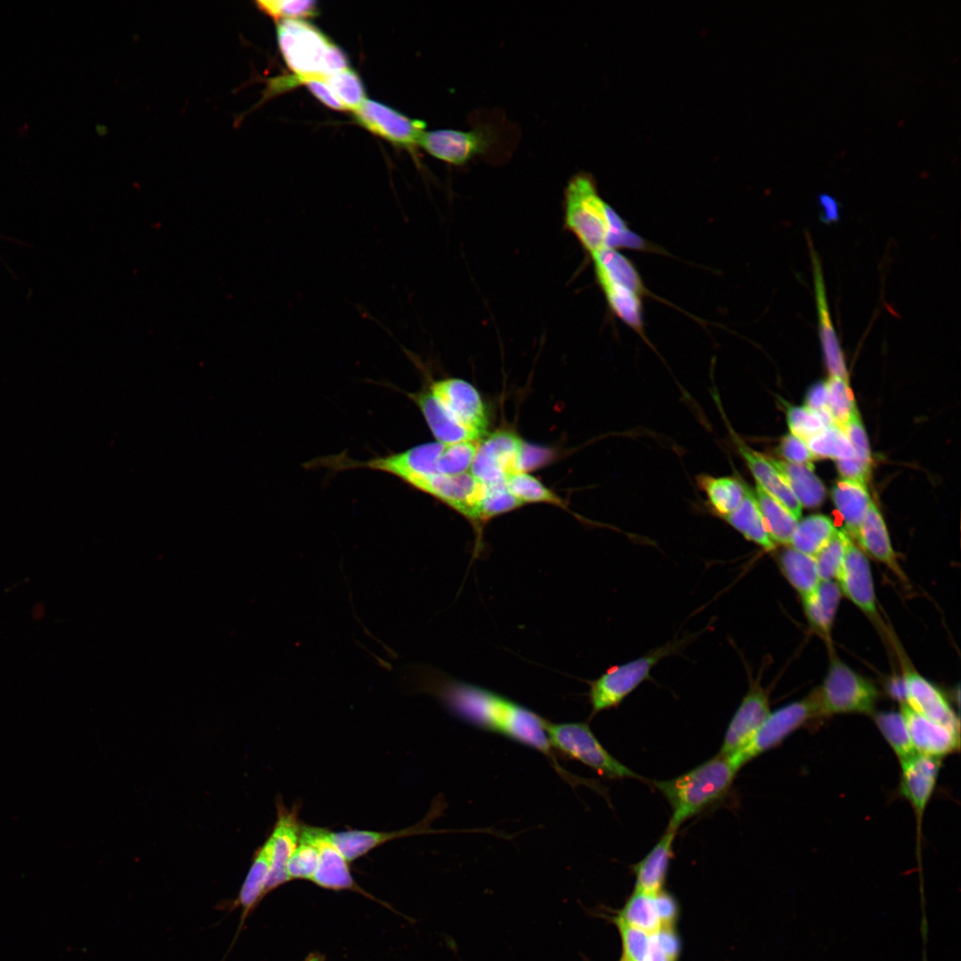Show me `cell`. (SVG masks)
I'll use <instances>...</instances> for the list:
<instances>
[{
    "instance_id": "6da1fadb",
    "label": "cell",
    "mask_w": 961,
    "mask_h": 961,
    "mask_svg": "<svg viewBox=\"0 0 961 961\" xmlns=\"http://www.w3.org/2000/svg\"><path fill=\"white\" fill-rule=\"evenodd\" d=\"M419 675L420 689L439 699L456 717L542 753L557 774L572 787L578 784L594 787L591 780L572 774L561 765L545 731V718L486 688L434 674Z\"/></svg>"
},
{
    "instance_id": "7a4b0ae2",
    "label": "cell",
    "mask_w": 961,
    "mask_h": 961,
    "mask_svg": "<svg viewBox=\"0 0 961 961\" xmlns=\"http://www.w3.org/2000/svg\"><path fill=\"white\" fill-rule=\"evenodd\" d=\"M565 222L591 254L604 249H645L646 242L599 195L592 177L573 176L564 194Z\"/></svg>"
},
{
    "instance_id": "3957f363",
    "label": "cell",
    "mask_w": 961,
    "mask_h": 961,
    "mask_svg": "<svg viewBox=\"0 0 961 961\" xmlns=\"http://www.w3.org/2000/svg\"><path fill=\"white\" fill-rule=\"evenodd\" d=\"M738 771L728 756L718 754L678 777L654 781L672 811L667 827L677 830L689 819L723 801Z\"/></svg>"
},
{
    "instance_id": "277c9868",
    "label": "cell",
    "mask_w": 961,
    "mask_h": 961,
    "mask_svg": "<svg viewBox=\"0 0 961 961\" xmlns=\"http://www.w3.org/2000/svg\"><path fill=\"white\" fill-rule=\"evenodd\" d=\"M282 56L296 78L325 77L348 69L343 51L312 24L283 20L277 27Z\"/></svg>"
},
{
    "instance_id": "5b68a950",
    "label": "cell",
    "mask_w": 961,
    "mask_h": 961,
    "mask_svg": "<svg viewBox=\"0 0 961 961\" xmlns=\"http://www.w3.org/2000/svg\"><path fill=\"white\" fill-rule=\"evenodd\" d=\"M596 278L612 312L643 335L642 279L634 264L616 249L592 254Z\"/></svg>"
},
{
    "instance_id": "8992f818",
    "label": "cell",
    "mask_w": 961,
    "mask_h": 961,
    "mask_svg": "<svg viewBox=\"0 0 961 961\" xmlns=\"http://www.w3.org/2000/svg\"><path fill=\"white\" fill-rule=\"evenodd\" d=\"M545 731L557 755L580 762L610 779H643L605 749L588 723H552L547 720Z\"/></svg>"
},
{
    "instance_id": "52a82bcc",
    "label": "cell",
    "mask_w": 961,
    "mask_h": 961,
    "mask_svg": "<svg viewBox=\"0 0 961 961\" xmlns=\"http://www.w3.org/2000/svg\"><path fill=\"white\" fill-rule=\"evenodd\" d=\"M822 717L836 714H874L879 693L875 685L836 658L822 684L814 690Z\"/></svg>"
},
{
    "instance_id": "ba28073f",
    "label": "cell",
    "mask_w": 961,
    "mask_h": 961,
    "mask_svg": "<svg viewBox=\"0 0 961 961\" xmlns=\"http://www.w3.org/2000/svg\"><path fill=\"white\" fill-rule=\"evenodd\" d=\"M684 640H676L627 663L614 666L590 682L592 714L618 706L633 690L650 677L653 666L663 658L675 653Z\"/></svg>"
},
{
    "instance_id": "9c48e42d",
    "label": "cell",
    "mask_w": 961,
    "mask_h": 961,
    "mask_svg": "<svg viewBox=\"0 0 961 961\" xmlns=\"http://www.w3.org/2000/svg\"><path fill=\"white\" fill-rule=\"evenodd\" d=\"M818 718L822 715L812 690L805 699L770 713L750 740L730 759L739 771L754 758L778 747L795 731Z\"/></svg>"
},
{
    "instance_id": "30bf717a",
    "label": "cell",
    "mask_w": 961,
    "mask_h": 961,
    "mask_svg": "<svg viewBox=\"0 0 961 961\" xmlns=\"http://www.w3.org/2000/svg\"><path fill=\"white\" fill-rule=\"evenodd\" d=\"M497 141L492 125H479L468 130L441 128L425 131L419 145L437 159L462 166L487 153Z\"/></svg>"
},
{
    "instance_id": "8fae6325",
    "label": "cell",
    "mask_w": 961,
    "mask_h": 961,
    "mask_svg": "<svg viewBox=\"0 0 961 961\" xmlns=\"http://www.w3.org/2000/svg\"><path fill=\"white\" fill-rule=\"evenodd\" d=\"M522 440L508 430L497 431L480 440L470 472L486 485L505 482L517 472Z\"/></svg>"
},
{
    "instance_id": "7c38bea8",
    "label": "cell",
    "mask_w": 961,
    "mask_h": 961,
    "mask_svg": "<svg viewBox=\"0 0 961 961\" xmlns=\"http://www.w3.org/2000/svg\"><path fill=\"white\" fill-rule=\"evenodd\" d=\"M356 121L371 133L409 149L419 145L426 124L412 119L385 104L365 100L354 110Z\"/></svg>"
},
{
    "instance_id": "4fadbf2b",
    "label": "cell",
    "mask_w": 961,
    "mask_h": 961,
    "mask_svg": "<svg viewBox=\"0 0 961 961\" xmlns=\"http://www.w3.org/2000/svg\"><path fill=\"white\" fill-rule=\"evenodd\" d=\"M428 388L459 423L485 436L489 423L487 411L472 384L460 378H445L432 382Z\"/></svg>"
},
{
    "instance_id": "5bb4252c",
    "label": "cell",
    "mask_w": 961,
    "mask_h": 961,
    "mask_svg": "<svg viewBox=\"0 0 961 961\" xmlns=\"http://www.w3.org/2000/svg\"><path fill=\"white\" fill-rule=\"evenodd\" d=\"M900 763L901 774L899 793L909 802L914 811L917 822V847L919 848L922 820L936 786L941 759L916 754L900 762Z\"/></svg>"
},
{
    "instance_id": "9a60e30c",
    "label": "cell",
    "mask_w": 961,
    "mask_h": 961,
    "mask_svg": "<svg viewBox=\"0 0 961 961\" xmlns=\"http://www.w3.org/2000/svg\"><path fill=\"white\" fill-rule=\"evenodd\" d=\"M413 488L441 501L471 522L485 484L470 472L458 475L436 472L423 478Z\"/></svg>"
},
{
    "instance_id": "2e32d148",
    "label": "cell",
    "mask_w": 961,
    "mask_h": 961,
    "mask_svg": "<svg viewBox=\"0 0 961 961\" xmlns=\"http://www.w3.org/2000/svg\"><path fill=\"white\" fill-rule=\"evenodd\" d=\"M770 713L768 691L758 682H751L728 725L719 754L731 756L739 751L762 726Z\"/></svg>"
},
{
    "instance_id": "e0dca14e",
    "label": "cell",
    "mask_w": 961,
    "mask_h": 961,
    "mask_svg": "<svg viewBox=\"0 0 961 961\" xmlns=\"http://www.w3.org/2000/svg\"><path fill=\"white\" fill-rule=\"evenodd\" d=\"M277 819L271 833L272 859L265 894L290 881L287 863L295 850L300 837L299 804L288 809L281 797L276 800Z\"/></svg>"
},
{
    "instance_id": "ac0fdd59",
    "label": "cell",
    "mask_w": 961,
    "mask_h": 961,
    "mask_svg": "<svg viewBox=\"0 0 961 961\" xmlns=\"http://www.w3.org/2000/svg\"><path fill=\"white\" fill-rule=\"evenodd\" d=\"M841 593L872 619L877 620L874 583L865 553L850 537L843 566L836 577Z\"/></svg>"
},
{
    "instance_id": "d6986e66",
    "label": "cell",
    "mask_w": 961,
    "mask_h": 961,
    "mask_svg": "<svg viewBox=\"0 0 961 961\" xmlns=\"http://www.w3.org/2000/svg\"><path fill=\"white\" fill-rule=\"evenodd\" d=\"M808 244L812 265L819 338L825 363L830 376L848 379L844 353L830 316L820 261L810 240Z\"/></svg>"
},
{
    "instance_id": "ffe728a7",
    "label": "cell",
    "mask_w": 961,
    "mask_h": 961,
    "mask_svg": "<svg viewBox=\"0 0 961 961\" xmlns=\"http://www.w3.org/2000/svg\"><path fill=\"white\" fill-rule=\"evenodd\" d=\"M900 707L917 754L942 759L959 750L960 731L922 716L906 703Z\"/></svg>"
},
{
    "instance_id": "44dd1931",
    "label": "cell",
    "mask_w": 961,
    "mask_h": 961,
    "mask_svg": "<svg viewBox=\"0 0 961 961\" xmlns=\"http://www.w3.org/2000/svg\"><path fill=\"white\" fill-rule=\"evenodd\" d=\"M906 704L922 716L960 731L959 718L939 688L917 671L905 667Z\"/></svg>"
},
{
    "instance_id": "7402d4cb",
    "label": "cell",
    "mask_w": 961,
    "mask_h": 961,
    "mask_svg": "<svg viewBox=\"0 0 961 961\" xmlns=\"http://www.w3.org/2000/svg\"><path fill=\"white\" fill-rule=\"evenodd\" d=\"M440 804L441 802H435L422 821L407 828L390 832L359 829L340 832L330 831V836L341 853L351 862L389 841L433 832L430 824L438 816V812L442 810Z\"/></svg>"
},
{
    "instance_id": "603a6c76",
    "label": "cell",
    "mask_w": 961,
    "mask_h": 961,
    "mask_svg": "<svg viewBox=\"0 0 961 961\" xmlns=\"http://www.w3.org/2000/svg\"><path fill=\"white\" fill-rule=\"evenodd\" d=\"M312 832L319 847V862L311 881L328 890H351L367 894L354 881L349 861L332 841L330 830L312 826Z\"/></svg>"
},
{
    "instance_id": "cb8c5ba5",
    "label": "cell",
    "mask_w": 961,
    "mask_h": 961,
    "mask_svg": "<svg viewBox=\"0 0 961 961\" xmlns=\"http://www.w3.org/2000/svg\"><path fill=\"white\" fill-rule=\"evenodd\" d=\"M421 410L438 442L444 445L480 440L484 435L467 428L452 416L434 398L429 388L408 394Z\"/></svg>"
},
{
    "instance_id": "d4e9b609",
    "label": "cell",
    "mask_w": 961,
    "mask_h": 961,
    "mask_svg": "<svg viewBox=\"0 0 961 961\" xmlns=\"http://www.w3.org/2000/svg\"><path fill=\"white\" fill-rule=\"evenodd\" d=\"M734 441L755 478L757 485L778 500L798 520L801 516L802 505L769 457L753 450L738 438H735Z\"/></svg>"
},
{
    "instance_id": "484cf974",
    "label": "cell",
    "mask_w": 961,
    "mask_h": 961,
    "mask_svg": "<svg viewBox=\"0 0 961 961\" xmlns=\"http://www.w3.org/2000/svg\"><path fill=\"white\" fill-rule=\"evenodd\" d=\"M855 538L868 554L884 563L900 578H906L893 551L885 522L873 501Z\"/></svg>"
},
{
    "instance_id": "4316f807",
    "label": "cell",
    "mask_w": 961,
    "mask_h": 961,
    "mask_svg": "<svg viewBox=\"0 0 961 961\" xmlns=\"http://www.w3.org/2000/svg\"><path fill=\"white\" fill-rule=\"evenodd\" d=\"M676 832V829L667 827L648 854L634 865L635 891L652 896L661 891L674 854L673 846Z\"/></svg>"
},
{
    "instance_id": "83f0119b",
    "label": "cell",
    "mask_w": 961,
    "mask_h": 961,
    "mask_svg": "<svg viewBox=\"0 0 961 961\" xmlns=\"http://www.w3.org/2000/svg\"><path fill=\"white\" fill-rule=\"evenodd\" d=\"M272 839L271 836L253 855L246 876L233 906L242 909V922L263 899L271 867Z\"/></svg>"
},
{
    "instance_id": "f1b7e54d",
    "label": "cell",
    "mask_w": 961,
    "mask_h": 961,
    "mask_svg": "<svg viewBox=\"0 0 961 961\" xmlns=\"http://www.w3.org/2000/svg\"><path fill=\"white\" fill-rule=\"evenodd\" d=\"M840 599V588L833 580L820 581L812 592L802 597L811 627L828 642Z\"/></svg>"
},
{
    "instance_id": "f546056e",
    "label": "cell",
    "mask_w": 961,
    "mask_h": 961,
    "mask_svg": "<svg viewBox=\"0 0 961 961\" xmlns=\"http://www.w3.org/2000/svg\"><path fill=\"white\" fill-rule=\"evenodd\" d=\"M832 499L844 521V530L855 537L872 503L867 485L842 478L832 489Z\"/></svg>"
},
{
    "instance_id": "4dcf8cb0",
    "label": "cell",
    "mask_w": 961,
    "mask_h": 961,
    "mask_svg": "<svg viewBox=\"0 0 961 961\" xmlns=\"http://www.w3.org/2000/svg\"><path fill=\"white\" fill-rule=\"evenodd\" d=\"M785 480L801 505L812 508L819 506L825 498L826 489L815 475L812 464H792L770 459Z\"/></svg>"
},
{
    "instance_id": "1f68e13d",
    "label": "cell",
    "mask_w": 961,
    "mask_h": 961,
    "mask_svg": "<svg viewBox=\"0 0 961 961\" xmlns=\"http://www.w3.org/2000/svg\"><path fill=\"white\" fill-rule=\"evenodd\" d=\"M723 519L747 539L762 546L766 551L774 549L776 544L769 534L754 491L750 490L748 487H747L745 497L739 507L723 517Z\"/></svg>"
},
{
    "instance_id": "d6a6232c",
    "label": "cell",
    "mask_w": 961,
    "mask_h": 961,
    "mask_svg": "<svg viewBox=\"0 0 961 961\" xmlns=\"http://www.w3.org/2000/svg\"><path fill=\"white\" fill-rule=\"evenodd\" d=\"M754 494L773 542L785 545H790L798 520L759 485H756Z\"/></svg>"
},
{
    "instance_id": "836d02e7",
    "label": "cell",
    "mask_w": 961,
    "mask_h": 961,
    "mask_svg": "<svg viewBox=\"0 0 961 961\" xmlns=\"http://www.w3.org/2000/svg\"><path fill=\"white\" fill-rule=\"evenodd\" d=\"M779 564L786 578L802 597L812 592L820 582L814 557L793 547L779 553Z\"/></svg>"
},
{
    "instance_id": "e575fe53",
    "label": "cell",
    "mask_w": 961,
    "mask_h": 961,
    "mask_svg": "<svg viewBox=\"0 0 961 961\" xmlns=\"http://www.w3.org/2000/svg\"><path fill=\"white\" fill-rule=\"evenodd\" d=\"M836 529L828 516L809 515L797 522L790 540L791 547L814 556L829 541Z\"/></svg>"
},
{
    "instance_id": "d590c367",
    "label": "cell",
    "mask_w": 961,
    "mask_h": 961,
    "mask_svg": "<svg viewBox=\"0 0 961 961\" xmlns=\"http://www.w3.org/2000/svg\"><path fill=\"white\" fill-rule=\"evenodd\" d=\"M699 483L713 509L723 518L736 510L746 495L747 486L732 477L704 475L699 478Z\"/></svg>"
},
{
    "instance_id": "8d00e7d4",
    "label": "cell",
    "mask_w": 961,
    "mask_h": 961,
    "mask_svg": "<svg viewBox=\"0 0 961 961\" xmlns=\"http://www.w3.org/2000/svg\"><path fill=\"white\" fill-rule=\"evenodd\" d=\"M522 505L508 490L505 482L485 484L484 493L475 506L471 523L480 536V529L486 521Z\"/></svg>"
},
{
    "instance_id": "74e56055",
    "label": "cell",
    "mask_w": 961,
    "mask_h": 961,
    "mask_svg": "<svg viewBox=\"0 0 961 961\" xmlns=\"http://www.w3.org/2000/svg\"><path fill=\"white\" fill-rule=\"evenodd\" d=\"M873 719L900 762L917 754L911 743L906 722L900 711L874 713Z\"/></svg>"
},
{
    "instance_id": "f35d334b",
    "label": "cell",
    "mask_w": 961,
    "mask_h": 961,
    "mask_svg": "<svg viewBox=\"0 0 961 961\" xmlns=\"http://www.w3.org/2000/svg\"><path fill=\"white\" fill-rule=\"evenodd\" d=\"M318 862L319 847L312 832V826L302 823L298 844L287 863V874L290 880L311 881Z\"/></svg>"
},
{
    "instance_id": "ab89813d",
    "label": "cell",
    "mask_w": 961,
    "mask_h": 961,
    "mask_svg": "<svg viewBox=\"0 0 961 961\" xmlns=\"http://www.w3.org/2000/svg\"><path fill=\"white\" fill-rule=\"evenodd\" d=\"M505 484L511 494L522 505L546 503L566 508L561 497L528 472H517L510 474L505 480Z\"/></svg>"
},
{
    "instance_id": "60d3db41",
    "label": "cell",
    "mask_w": 961,
    "mask_h": 961,
    "mask_svg": "<svg viewBox=\"0 0 961 961\" xmlns=\"http://www.w3.org/2000/svg\"><path fill=\"white\" fill-rule=\"evenodd\" d=\"M815 458L836 460L855 456L852 446L844 430L836 424L827 426L818 434L806 440Z\"/></svg>"
},
{
    "instance_id": "b9f144b4",
    "label": "cell",
    "mask_w": 961,
    "mask_h": 961,
    "mask_svg": "<svg viewBox=\"0 0 961 961\" xmlns=\"http://www.w3.org/2000/svg\"><path fill=\"white\" fill-rule=\"evenodd\" d=\"M627 924L650 935L660 929V921L655 906L654 896L635 891L618 916Z\"/></svg>"
},
{
    "instance_id": "7bdbcfd3",
    "label": "cell",
    "mask_w": 961,
    "mask_h": 961,
    "mask_svg": "<svg viewBox=\"0 0 961 961\" xmlns=\"http://www.w3.org/2000/svg\"><path fill=\"white\" fill-rule=\"evenodd\" d=\"M480 440L445 445L436 462L437 472L443 475H458L469 472Z\"/></svg>"
},
{
    "instance_id": "ee69618b",
    "label": "cell",
    "mask_w": 961,
    "mask_h": 961,
    "mask_svg": "<svg viewBox=\"0 0 961 961\" xmlns=\"http://www.w3.org/2000/svg\"><path fill=\"white\" fill-rule=\"evenodd\" d=\"M323 79L346 110H356L366 100L361 79L351 69L329 75Z\"/></svg>"
},
{
    "instance_id": "f6af8a7d",
    "label": "cell",
    "mask_w": 961,
    "mask_h": 961,
    "mask_svg": "<svg viewBox=\"0 0 961 961\" xmlns=\"http://www.w3.org/2000/svg\"><path fill=\"white\" fill-rule=\"evenodd\" d=\"M850 536L836 529L829 541L813 556L820 581L836 579L844 561Z\"/></svg>"
},
{
    "instance_id": "bcb514c9",
    "label": "cell",
    "mask_w": 961,
    "mask_h": 961,
    "mask_svg": "<svg viewBox=\"0 0 961 961\" xmlns=\"http://www.w3.org/2000/svg\"><path fill=\"white\" fill-rule=\"evenodd\" d=\"M828 385V408L834 423L843 427L850 418L858 413L848 379L830 376Z\"/></svg>"
},
{
    "instance_id": "7dc6e473",
    "label": "cell",
    "mask_w": 961,
    "mask_h": 961,
    "mask_svg": "<svg viewBox=\"0 0 961 961\" xmlns=\"http://www.w3.org/2000/svg\"><path fill=\"white\" fill-rule=\"evenodd\" d=\"M257 7L275 20H296L311 18L318 14V6L311 0H271L258 1Z\"/></svg>"
},
{
    "instance_id": "c3c4849f",
    "label": "cell",
    "mask_w": 961,
    "mask_h": 961,
    "mask_svg": "<svg viewBox=\"0 0 961 961\" xmlns=\"http://www.w3.org/2000/svg\"><path fill=\"white\" fill-rule=\"evenodd\" d=\"M787 419L791 433L805 441L827 427L820 413L806 406L787 407Z\"/></svg>"
},
{
    "instance_id": "681fc988",
    "label": "cell",
    "mask_w": 961,
    "mask_h": 961,
    "mask_svg": "<svg viewBox=\"0 0 961 961\" xmlns=\"http://www.w3.org/2000/svg\"><path fill=\"white\" fill-rule=\"evenodd\" d=\"M616 924L623 941V957L626 961H648L650 935L627 924L619 917L616 918Z\"/></svg>"
},
{
    "instance_id": "f907efd6",
    "label": "cell",
    "mask_w": 961,
    "mask_h": 961,
    "mask_svg": "<svg viewBox=\"0 0 961 961\" xmlns=\"http://www.w3.org/2000/svg\"><path fill=\"white\" fill-rule=\"evenodd\" d=\"M841 428L849 439L855 456L860 461L871 464L870 448L859 412L853 415Z\"/></svg>"
},
{
    "instance_id": "816d5d0a",
    "label": "cell",
    "mask_w": 961,
    "mask_h": 961,
    "mask_svg": "<svg viewBox=\"0 0 961 961\" xmlns=\"http://www.w3.org/2000/svg\"><path fill=\"white\" fill-rule=\"evenodd\" d=\"M779 452L786 462L792 464H812L815 459L806 441L792 433L782 438Z\"/></svg>"
},
{
    "instance_id": "f5cc1de1",
    "label": "cell",
    "mask_w": 961,
    "mask_h": 961,
    "mask_svg": "<svg viewBox=\"0 0 961 961\" xmlns=\"http://www.w3.org/2000/svg\"><path fill=\"white\" fill-rule=\"evenodd\" d=\"M553 453L546 448L522 441L517 461V472H528L547 464Z\"/></svg>"
},
{
    "instance_id": "db71d44e",
    "label": "cell",
    "mask_w": 961,
    "mask_h": 961,
    "mask_svg": "<svg viewBox=\"0 0 961 961\" xmlns=\"http://www.w3.org/2000/svg\"><path fill=\"white\" fill-rule=\"evenodd\" d=\"M287 80L289 81L288 85L299 83L305 85L311 93L326 106L336 110H346L325 83L323 77L296 78L293 77L292 80Z\"/></svg>"
},
{
    "instance_id": "11a10c76",
    "label": "cell",
    "mask_w": 961,
    "mask_h": 961,
    "mask_svg": "<svg viewBox=\"0 0 961 961\" xmlns=\"http://www.w3.org/2000/svg\"><path fill=\"white\" fill-rule=\"evenodd\" d=\"M836 465L843 479L852 480L864 484L867 483L870 473L871 464H868L858 459L856 456H853L852 458L836 460Z\"/></svg>"
},
{
    "instance_id": "9f6ffc18",
    "label": "cell",
    "mask_w": 961,
    "mask_h": 961,
    "mask_svg": "<svg viewBox=\"0 0 961 961\" xmlns=\"http://www.w3.org/2000/svg\"><path fill=\"white\" fill-rule=\"evenodd\" d=\"M655 906L660 921V928H673L676 917V904L667 893L660 891L654 895Z\"/></svg>"
},
{
    "instance_id": "6f0895ef",
    "label": "cell",
    "mask_w": 961,
    "mask_h": 961,
    "mask_svg": "<svg viewBox=\"0 0 961 961\" xmlns=\"http://www.w3.org/2000/svg\"><path fill=\"white\" fill-rule=\"evenodd\" d=\"M653 935L661 951L671 961H675L679 953L680 944L673 928H660Z\"/></svg>"
},
{
    "instance_id": "680465c9",
    "label": "cell",
    "mask_w": 961,
    "mask_h": 961,
    "mask_svg": "<svg viewBox=\"0 0 961 961\" xmlns=\"http://www.w3.org/2000/svg\"><path fill=\"white\" fill-rule=\"evenodd\" d=\"M806 407L813 410L828 407L827 381H820L811 386L806 395Z\"/></svg>"
},
{
    "instance_id": "91938a15",
    "label": "cell",
    "mask_w": 961,
    "mask_h": 961,
    "mask_svg": "<svg viewBox=\"0 0 961 961\" xmlns=\"http://www.w3.org/2000/svg\"><path fill=\"white\" fill-rule=\"evenodd\" d=\"M819 202L821 206L820 218L824 222H833L839 220V206L834 198L828 194H821Z\"/></svg>"
},
{
    "instance_id": "94428289",
    "label": "cell",
    "mask_w": 961,
    "mask_h": 961,
    "mask_svg": "<svg viewBox=\"0 0 961 961\" xmlns=\"http://www.w3.org/2000/svg\"><path fill=\"white\" fill-rule=\"evenodd\" d=\"M648 961H671L659 949L654 935H650Z\"/></svg>"
},
{
    "instance_id": "6125c7cd",
    "label": "cell",
    "mask_w": 961,
    "mask_h": 961,
    "mask_svg": "<svg viewBox=\"0 0 961 961\" xmlns=\"http://www.w3.org/2000/svg\"><path fill=\"white\" fill-rule=\"evenodd\" d=\"M304 961H326L324 956L319 953H311Z\"/></svg>"
},
{
    "instance_id": "be15d7a7",
    "label": "cell",
    "mask_w": 961,
    "mask_h": 961,
    "mask_svg": "<svg viewBox=\"0 0 961 961\" xmlns=\"http://www.w3.org/2000/svg\"><path fill=\"white\" fill-rule=\"evenodd\" d=\"M621 961H626V960L623 957Z\"/></svg>"
}]
</instances>
